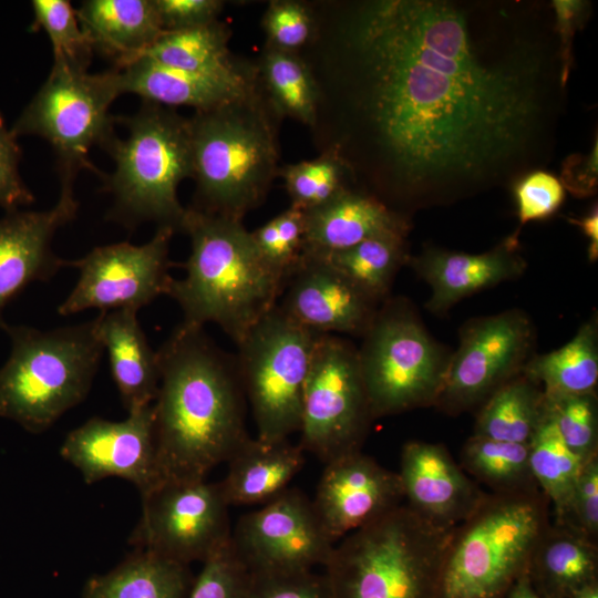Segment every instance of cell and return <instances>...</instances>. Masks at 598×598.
Returning <instances> with one entry per match:
<instances>
[{"label": "cell", "instance_id": "cell-22", "mask_svg": "<svg viewBox=\"0 0 598 598\" xmlns=\"http://www.w3.org/2000/svg\"><path fill=\"white\" fill-rule=\"evenodd\" d=\"M517 235L482 254L426 248L408 264L431 289L426 309L444 316L464 298L502 282L519 278L526 260L519 252Z\"/></svg>", "mask_w": 598, "mask_h": 598}, {"label": "cell", "instance_id": "cell-5", "mask_svg": "<svg viewBox=\"0 0 598 598\" xmlns=\"http://www.w3.org/2000/svg\"><path fill=\"white\" fill-rule=\"evenodd\" d=\"M11 350L0 368V417L42 433L89 394L102 353L95 319L39 330L3 322Z\"/></svg>", "mask_w": 598, "mask_h": 598}, {"label": "cell", "instance_id": "cell-4", "mask_svg": "<svg viewBox=\"0 0 598 598\" xmlns=\"http://www.w3.org/2000/svg\"><path fill=\"white\" fill-rule=\"evenodd\" d=\"M539 488L485 493L448 534L433 598H505L551 523Z\"/></svg>", "mask_w": 598, "mask_h": 598}, {"label": "cell", "instance_id": "cell-40", "mask_svg": "<svg viewBox=\"0 0 598 598\" xmlns=\"http://www.w3.org/2000/svg\"><path fill=\"white\" fill-rule=\"evenodd\" d=\"M250 233L265 262L286 285L302 259L305 213L290 206Z\"/></svg>", "mask_w": 598, "mask_h": 598}, {"label": "cell", "instance_id": "cell-49", "mask_svg": "<svg viewBox=\"0 0 598 598\" xmlns=\"http://www.w3.org/2000/svg\"><path fill=\"white\" fill-rule=\"evenodd\" d=\"M597 140L590 153L585 156H573L564 165V187L577 195H589L597 184Z\"/></svg>", "mask_w": 598, "mask_h": 598}, {"label": "cell", "instance_id": "cell-48", "mask_svg": "<svg viewBox=\"0 0 598 598\" xmlns=\"http://www.w3.org/2000/svg\"><path fill=\"white\" fill-rule=\"evenodd\" d=\"M550 8L559 43L561 83L565 87L573 62L571 48L575 31L585 21L588 3L580 0H554Z\"/></svg>", "mask_w": 598, "mask_h": 598}, {"label": "cell", "instance_id": "cell-37", "mask_svg": "<svg viewBox=\"0 0 598 598\" xmlns=\"http://www.w3.org/2000/svg\"><path fill=\"white\" fill-rule=\"evenodd\" d=\"M290 206L307 212L319 207L346 189V163L337 151L290 164L281 171Z\"/></svg>", "mask_w": 598, "mask_h": 598}, {"label": "cell", "instance_id": "cell-39", "mask_svg": "<svg viewBox=\"0 0 598 598\" xmlns=\"http://www.w3.org/2000/svg\"><path fill=\"white\" fill-rule=\"evenodd\" d=\"M31 4L34 25L42 29L51 41L54 61L87 70L94 51L71 2L33 0Z\"/></svg>", "mask_w": 598, "mask_h": 598}, {"label": "cell", "instance_id": "cell-10", "mask_svg": "<svg viewBox=\"0 0 598 598\" xmlns=\"http://www.w3.org/2000/svg\"><path fill=\"white\" fill-rule=\"evenodd\" d=\"M118 70L91 74L87 70L53 61L52 69L11 131L35 135L52 146L60 181L73 179L82 169L100 173L89 159L90 150H103L116 136L110 107L120 96Z\"/></svg>", "mask_w": 598, "mask_h": 598}, {"label": "cell", "instance_id": "cell-9", "mask_svg": "<svg viewBox=\"0 0 598 598\" xmlns=\"http://www.w3.org/2000/svg\"><path fill=\"white\" fill-rule=\"evenodd\" d=\"M362 339L358 361L374 420L435 405L452 353L406 299H385Z\"/></svg>", "mask_w": 598, "mask_h": 598}, {"label": "cell", "instance_id": "cell-50", "mask_svg": "<svg viewBox=\"0 0 598 598\" xmlns=\"http://www.w3.org/2000/svg\"><path fill=\"white\" fill-rule=\"evenodd\" d=\"M569 221L578 226L588 238V258L595 262L598 258V208L595 204L590 210L580 218H570Z\"/></svg>", "mask_w": 598, "mask_h": 598}, {"label": "cell", "instance_id": "cell-45", "mask_svg": "<svg viewBox=\"0 0 598 598\" xmlns=\"http://www.w3.org/2000/svg\"><path fill=\"white\" fill-rule=\"evenodd\" d=\"M560 526L569 527L598 544V456L585 463Z\"/></svg>", "mask_w": 598, "mask_h": 598}, {"label": "cell", "instance_id": "cell-17", "mask_svg": "<svg viewBox=\"0 0 598 598\" xmlns=\"http://www.w3.org/2000/svg\"><path fill=\"white\" fill-rule=\"evenodd\" d=\"M64 461L86 484L124 478L141 496L161 483L153 426V404L127 413L122 421L91 417L72 430L61 445Z\"/></svg>", "mask_w": 598, "mask_h": 598}, {"label": "cell", "instance_id": "cell-51", "mask_svg": "<svg viewBox=\"0 0 598 598\" xmlns=\"http://www.w3.org/2000/svg\"><path fill=\"white\" fill-rule=\"evenodd\" d=\"M505 598H542L532 587L525 573L512 587Z\"/></svg>", "mask_w": 598, "mask_h": 598}, {"label": "cell", "instance_id": "cell-29", "mask_svg": "<svg viewBox=\"0 0 598 598\" xmlns=\"http://www.w3.org/2000/svg\"><path fill=\"white\" fill-rule=\"evenodd\" d=\"M188 566L150 551H134L118 566L92 576L83 598H186Z\"/></svg>", "mask_w": 598, "mask_h": 598}, {"label": "cell", "instance_id": "cell-33", "mask_svg": "<svg viewBox=\"0 0 598 598\" xmlns=\"http://www.w3.org/2000/svg\"><path fill=\"white\" fill-rule=\"evenodd\" d=\"M528 446L534 480L553 508L551 522L561 525L586 462L567 446L546 409Z\"/></svg>", "mask_w": 598, "mask_h": 598}, {"label": "cell", "instance_id": "cell-8", "mask_svg": "<svg viewBox=\"0 0 598 598\" xmlns=\"http://www.w3.org/2000/svg\"><path fill=\"white\" fill-rule=\"evenodd\" d=\"M197 209L241 220L265 197L277 150L256 95L189 120Z\"/></svg>", "mask_w": 598, "mask_h": 598}, {"label": "cell", "instance_id": "cell-30", "mask_svg": "<svg viewBox=\"0 0 598 598\" xmlns=\"http://www.w3.org/2000/svg\"><path fill=\"white\" fill-rule=\"evenodd\" d=\"M228 41V28L215 21L190 29L164 31L137 58L195 73L224 76L249 73L230 55Z\"/></svg>", "mask_w": 598, "mask_h": 598}, {"label": "cell", "instance_id": "cell-2", "mask_svg": "<svg viewBox=\"0 0 598 598\" xmlns=\"http://www.w3.org/2000/svg\"><path fill=\"white\" fill-rule=\"evenodd\" d=\"M153 426L161 482L205 480L250 436L236 358L181 322L157 350Z\"/></svg>", "mask_w": 598, "mask_h": 598}, {"label": "cell", "instance_id": "cell-26", "mask_svg": "<svg viewBox=\"0 0 598 598\" xmlns=\"http://www.w3.org/2000/svg\"><path fill=\"white\" fill-rule=\"evenodd\" d=\"M76 16L93 51L112 59L116 69L164 32L153 0H86Z\"/></svg>", "mask_w": 598, "mask_h": 598}, {"label": "cell", "instance_id": "cell-6", "mask_svg": "<svg viewBox=\"0 0 598 598\" xmlns=\"http://www.w3.org/2000/svg\"><path fill=\"white\" fill-rule=\"evenodd\" d=\"M115 118L127 136H115L105 148L115 162L114 172L101 176L113 197L109 218L127 228L155 221L181 231L186 208L177 187L193 175L189 120L148 102L135 114Z\"/></svg>", "mask_w": 598, "mask_h": 598}, {"label": "cell", "instance_id": "cell-20", "mask_svg": "<svg viewBox=\"0 0 598 598\" xmlns=\"http://www.w3.org/2000/svg\"><path fill=\"white\" fill-rule=\"evenodd\" d=\"M281 296L282 310L319 334L362 337L382 303L328 262L303 256Z\"/></svg>", "mask_w": 598, "mask_h": 598}, {"label": "cell", "instance_id": "cell-32", "mask_svg": "<svg viewBox=\"0 0 598 598\" xmlns=\"http://www.w3.org/2000/svg\"><path fill=\"white\" fill-rule=\"evenodd\" d=\"M544 415L542 386L522 372L477 409L473 435L528 444Z\"/></svg>", "mask_w": 598, "mask_h": 598}, {"label": "cell", "instance_id": "cell-42", "mask_svg": "<svg viewBox=\"0 0 598 598\" xmlns=\"http://www.w3.org/2000/svg\"><path fill=\"white\" fill-rule=\"evenodd\" d=\"M269 49L296 53L308 42L313 31L309 9L298 1H271L262 18Z\"/></svg>", "mask_w": 598, "mask_h": 598}, {"label": "cell", "instance_id": "cell-23", "mask_svg": "<svg viewBox=\"0 0 598 598\" xmlns=\"http://www.w3.org/2000/svg\"><path fill=\"white\" fill-rule=\"evenodd\" d=\"M117 70L122 94H135L144 102L162 106H192L199 112L255 95V79L250 73L238 76L195 73L166 68L145 58Z\"/></svg>", "mask_w": 598, "mask_h": 598}, {"label": "cell", "instance_id": "cell-28", "mask_svg": "<svg viewBox=\"0 0 598 598\" xmlns=\"http://www.w3.org/2000/svg\"><path fill=\"white\" fill-rule=\"evenodd\" d=\"M526 574L542 598H573L598 582V544L551 522L533 550Z\"/></svg>", "mask_w": 598, "mask_h": 598}, {"label": "cell", "instance_id": "cell-43", "mask_svg": "<svg viewBox=\"0 0 598 598\" xmlns=\"http://www.w3.org/2000/svg\"><path fill=\"white\" fill-rule=\"evenodd\" d=\"M247 598H332L326 575L311 570L249 573Z\"/></svg>", "mask_w": 598, "mask_h": 598}, {"label": "cell", "instance_id": "cell-15", "mask_svg": "<svg viewBox=\"0 0 598 598\" xmlns=\"http://www.w3.org/2000/svg\"><path fill=\"white\" fill-rule=\"evenodd\" d=\"M174 233L173 228L161 226L143 245L124 241L99 246L80 259L68 260V266L76 268L80 276L58 312L70 316L87 309L138 311L167 295L173 280L168 252Z\"/></svg>", "mask_w": 598, "mask_h": 598}, {"label": "cell", "instance_id": "cell-47", "mask_svg": "<svg viewBox=\"0 0 598 598\" xmlns=\"http://www.w3.org/2000/svg\"><path fill=\"white\" fill-rule=\"evenodd\" d=\"M164 31L206 25L217 21L224 2L219 0H153Z\"/></svg>", "mask_w": 598, "mask_h": 598}, {"label": "cell", "instance_id": "cell-16", "mask_svg": "<svg viewBox=\"0 0 598 598\" xmlns=\"http://www.w3.org/2000/svg\"><path fill=\"white\" fill-rule=\"evenodd\" d=\"M231 546L249 573H286L323 567L334 544L312 501L287 488L238 519Z\"/></svg>", "mask_w": 598, "mask_h": 598}, {"label": "cell", "instance_id": "cell-3", "mask_svg": "<svg viewBox=\"0 0 598 598\" xmlns=\"http://www.w3.org/2000/svg\"><path fill=\"white\" fill-rule=\"evenodd\" d=\"M181 231L190 240L182 279L166 296L182 310L183 323L217 324L237 346L277 303L285 282L259 254L241 220L186 208Z\"/></svg>", "mask_w": 598, "mask_h": 598}, {"label": "cell", "instance_id": "cell-36", "mask_svg": "<svg viewBox=\"0 0 598 598\" xmlns=\"http://www.w3.org/2000/svg\"><path fill=\"white\" fill-rule=\"evenodd\" d=\"M261 75L280 114L309 125L316 122L317 84L296 53L268 49L262 59Z\"/></svg>", "mask_w": 598, "mask_h": 598}, {"label": "cell", "instance_id": "cell-24", "mask_svg": "<svg viewBox=\"0 0 598 598\" xmlns=\"http://www.w3.org/2000/svg\"><path fill=\"white\" fill-rule=\"evenodd\" d=\"M305 213L303 257L320 258L369 238L408 235L404 215L379 198L344 189L323 205Z\"/></svg>", "mask_w": 598, "mask_h": 598}, {"label": "cell", "instance_id": "cell-46", "mask_svg": "<svg viewBox=\"0 0 598 598\" xmlns=\"http://www.w3.org/2000/svg\"><path fill=\"white\" fill-rule=\"evenodd\" d=\"M21 150L17 136L8 128L0 114V206L8 213L34 202L32 192L19 173Z\"/></svg>", "mask_w": 598, "mask_h": 598}, {"label": "cell", "instance_id": "cell-11", "mask_svg": "<svg viewBox=\"0 0 598 598\" xmlns=\"http://www.w3.org/2000/svg\"><path fill=\"white\" fill-rule=\"evenodd\" d=\"M320 336L277 303L236 346L258 440L281 442L299 432L305 385Z\"/></svg>", "mask_w": 598, "mask_h": 598}, {"label": "cell", "instance_id": "cell-38", "mask_svg": "<svg viewBox=\"0 0 598 598\" xmlns=\"http://www.w3.org/2000/svg\"><path fill=\"white\" fill-rule=\"evenodd\" d=\"M545 409L567 446L584 462L598 456L596 393L545 394Z\"/></svg>", "mask_w": 598, "mask_h": 598}, {"label": "cell", "instance_id": "cell-41", "mask_svg": "<svg viewBox=\"0 0 598 598\" xmlns=\"http://www.w3.org/2000/svg\"><path fill=\"white\" fill-rule=\"evenodd\" d=\"M186 598H247L249 570L230 543L206 559Z\"/></svg>", "mask_w": 598, "mask_h": 598}, {"label": "cell", "instance_id": "cell-13", "mask_svg": "<svg viewBox=\"0 0 598 598\" xmlns=\"http://www.w3.org/2000/svg\"><path fill=\"white\" fill-rule=\"evenodd\" d=\"M141 497L142 515L128 540L134 549L188 566L230 543L229 506L218 483L164 481Z\"/></svg>", "mask_w": 598, "mask_h": 598}, {"label": "cell", "instance_id": "cell-27", "mask_svg": "<svg viewBox=\"0 0 598 598\" xmlns=\"http://www.w3.org/2000/svg\"><path fill=\"white\" fill-rule=\"evenodd\" d=\"M219 487L228 506L266 503L286 491L305 464V451L287 441L250 437L227 461Z\"/></svg>", "mask_w": 598, "mask_h": 598}, {"label": "cell", "instance_id": "cell-21", "mask_svg": "<svg viewBox=\"0 0 598 598\" xmlns=\"http://www.w3.org/2000/svg\"><path fill=\"white\" fill-rule=\"evenodd\" d=\"M398 474L404 504L443 530H451L465 519L486 493L440 443H404Z\"/></svg>", "mask_w": 598, "mask_h": 598}, {"label": "cell", "instance_id": "cell-7", "mask_svg": "<svg viewBox=\"0 0 598 598\" xmlns=\"http://www.w3.org/2000/svg\"><path fill=\"white\" fill-rule=\"evenodd\" d=\"M451 530L402 504L350 533L323 566L332 598H433Z\"/></svg>", "mask_w": 598, "mask_h": 598}, {"label": "cell", "instance_id": "cell-44", "mask_svg": "<svg viewBox=\"0 0 598 598\" xmlns=\"http://www.w3.org/2000/svg\"><path fill=\"white\" fill-rule=\"evenodd\" d=\"M520 227L548 218L560 207L565 187L555 175L537 169L520 177L514 187Z\"/></svg>", "mask_w": 598, "mask_h": 598}, {"label": "cell", "instance_id": "cell-19", "mask_svg": "<svg viewBox=\"0 0 598 598\" xmlns=\"http://www.w3.org/2000/svg\"><path fill=\"white\" fill-rule=\"evenodd\" d=\"M78 210L74 181L64 179L51 208L9 212L0 218V327L6 306L27 286L48 281L69 267L51 244L56 230L72 221Z\"/></svg>", "mask_w": 598, "mask_h": 598}, {"label": "cell", "instance_id": "cell-18", "mask_svg": "<svg viewBox=\"0 0 598 598\" xmlns=\"http://www.w3.org/2000/svg\"><path fill=\"white\" fill-rule=\"evenodd\" d=\"M311 501L336 544L404 504V496L398 473L358 451L324 463Z\"/></svg>", "mask_w": 598, "mask_h": 598}, {"label": "cell", "instance_id": "cell-31", "mask_svg": "<svg viewBox=\"0 0 598 598\" xmlns=\"http://www.w3.org/2000/svg\"><path fill=\"white\" fill-rule=\"evenodd\" d=\"M523 372L538 383L545 394L596 393L597 315L584 322L563 347L543 354L534 353Z\"/></svg>", "mask_w": 598, "mask_h": 598}, {"label": "cell", "instance_id": "cell-34", "mask_svg": "<svg viewBox=\"0 0 598 598\" xmlns=\"http://www.w3.org/2000/svg\"><path fill=\"white\" fill-rule=\"evenodd\" d=\"M405 238L401 234L380 235L317 259L328 262L381 303L389 298L400 268L409 261Z\"/></svg>", "mask_w": 598, "mask_h": 598}, {"label": "cell", "instance_id": "cell-52", "mask_svg": "<svg viewBox=\"0 0 598 598\" xmlns=\"http://www.w3.org/2000/svg\"><path fill=\"white\" fill-rule=\"evenodd\" d=\"M573 598H598V582L585 587Z\"/></svg>", "mask_w": 598, "mask_h": 598}, {"label": "cell", "instance_id": "cell-14", "mask_svg": "<svg viewBox=\"0 0 598 598\" xmlns=\"http://www.w3.org/2000/svg\"><path fill=\"white\" fill-rule=\"evenodd\" d=\"M535 329L519 309L476 317L460 330L435 408L448 415L478 409L498 388L522 373L534 354Z\"/></svg>", "mask_w": 598, "mask_h": 598}, {"label": "cell", "instance_id": "cell-1", "mask_svg": "<svg viewBox=\"0 0 598 598\" xmlns=\"http://www.w3.org/2000/svg\"><path fill=\"white\" fill-rule=\"evenodd\" d=\"M554 33L522 3L361 6L349 32L359 110L396 193L444 203L529 164L564 89Z\"/></svg>", "mask_w": 598, "mask_h": 598}, {"label": "cell", "instance_id": "cell-35", "mask_svg": "<svg viewBox=\"0 0 598 598\" xmlns=\"http://www.w3.org/2000/svg\"><path fill=\"white\" fill-rule=\"evenodd\" d=\"M460 465L493 493L537 489L529 463V446L472 435L460 453Z\"/></svg>", "mask_w": 598, "mask_h": 598}, {"label": "cell", "instance_id": "cell-12", "mask_svg": "<svg viewBox=\"0 0 598 598\" xmlns=\"http://www.w3.org/2000/svg\"><path fill=\"white\" fill-rule=\"evenodd\" d=\"M373 421L357 347L321 334L305 385L299 445L327 463L361 451Z\"/></svg>", "mask_w": 598, "mask_h": 598}, {"label": "cell", "instance_id": "cell-25", "mask_svg": "<svg viewBox=\"0 0 598 598\" xmlns=\"http://www.w3.org/2000/svg\"><path fill=\"white\" fill-rule=\"evenodd\" d=\"M137 312L132 309L112 310L100 312L95 318L112 378L127 413L154 403L161 379L157 351L152 349Z\"/></svg>", "mask_w": 598, "mask_h": 598}]
</instances>
